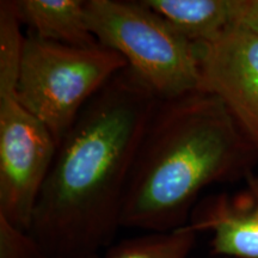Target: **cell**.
Returning <instances> with one entry per match:
<instances>
[{"mask_svg": "<svg viewBox=\"0 0 258 258\" xmlns=\"http://www.w3.org/2000/svg\"><path fill=\"white\" fill-rule=\"evenodd\" d=\"M158 102L150 86L125 67L80 112L57 146L28 231L47 258L99 256L112 243Z\"/></svg>", "mask_w": 258, "mask_h": 258, "instance_id": "cell-1", "label": "cell"}, {"mask_svg": "<svg viewBox=\"0 0 258 258\" xmlns=\"http://www.w3.org/2000/svg\"><path fill=\"white\" fill-rule=\"evenodd\" d=\"M257 159L217 97L196 90L159 99L132 170L121 227L147 233L185 227L203 190L246 179Z\"/></svg>", "mask_w": 258, "mask_h": 258, "instance_id": "cell-2", "label": "cell"}, {"mask_svg": "<svg viewBox=\"0 0 258 258\" xmlns=\"http://www.w3.org/2000/svg\"><path fill=\"white\" fill-rule=\"evenodd\" d=\"M25 35L14 2L0 3V215L29 231L57 145L17 95Z\"/></svg>", "mask_w": 258, "mask_h": 258, "instance_id": "cell-3", "label": "cell"}, {"mask_svg": "<svg viewBox=\"0 0 258 258\" xmlns=\"http://www.w3.org/2000/svg\"><path fill=\"white\" fill-rule=\"evenodd\" d=\"M85 15L98 43L120 54L159 99L199 90L196 44L141 0H88Z\"/></svg>", "mask_w": 258, "mask_h": 258, "instance_id": "cell-4", "label": "cell"}, {"mask_svg": "<svg viewBox=\"0 0 258 258\" xmlns=\"http://www.w3.org/2000/svg\"><path fill=\"white\" fill-rule=\"evenodd\" d=\"M125 67L123 57L105 47H70L28 32L22 46L17 95L59 146L86 104Z\"/></svg>", "mask_w": 258, "mask_h": 258, "instance_id": "cell-5", "label": "cell"}, {"mask_svg": "<svg viewBox=\"0 0 258 258\" xmlns=\"http://www.w3.org/2000/svg\"><path fill=\"white\" fill-rule=\"evenodd\" d=\"M196 50L199 91L217 97L258 151V34L232 27Z\"/></svg>", "mask_w": 258, "mask_h": 258, "instance_id": "cell-6", "label": "cell"}, {"mask_svg": "<svg viewBox=\"0 0 258 258\" xmlns=\"http://www.w3.org/2000/svg\"><path fill=\"white\" fill-rule=\"evenodd\" d=\"M235 194L208 196L196 205L189 227L211 233L212 252L227 258H258V176L246 177Z\"/></svg>", "mask_w": 258, "mask_h": 258, "instance_id": "cell-7", "label": "cell"}, {"mask_svg": "<svg viewBox=\"0 0 258 258\" xmlns=\"http://www.w3.org/2000/svg\"><path fill=\"white\" fill-rule=\"evenodd\" d=\"M22 27L41 40L77 48L101 46L89 29L84 0L14 2Z\"/></svg>", "mask_w": 258, "mask_h": 258, "instance_id": "cell-8", "label": "cell"}, {"mask_svg": "<svg viewBox=\"0 0 258 258\" xmlns=\"http://www.w3.org/2000/svg\"><path fill=\"white\" fill-rule=\"evenodd\" d=\"M192 43L214 40L234 27L235 0H141Z\"/></svg>", "mask_w": 258, "mask_h": 258, "instance_id": "cell-9", "label": "cell"}, {"mask_svg": "<svg viewBox=\"0 0 258 258\" xmlns=\"http://www.w3.org/2000/svg\"><path fill=\"white\" fill-rule=\"evenodd\" d=\"M198 233L189 226L164 233H146L114 245L101 258H189Z\"/></svg>", "mask_w": 258, "mask_h": 258, "instance_id": "cell-10", "label": "cell"}, {"mask_svg": "<svg viewBox=\"0 0 258 258\" xmlns=\"http://www.w3.org/2000/svg\"><path fill=\"white\" fill-rule=\"evenodd\" d=\"M0 258H47L28 231L0 215Z\"/></svg>", "mask_w": 258, "mask_h": 258, "instance_id": "cell-11", "label": "cell"}, {"mask_svg": "<svg viewBox=\"0 0 258 258\" xmlns=\"http://www.w3.org/2000/svg\"><path fill=\"white\" fill-rule=\"evenodd\" d=\"M234 27L258 34V0H235Z\"/></svg>", "mask_w": 258, "mask_h": 258, "instance_id": "cell-12", "label": "cell"}, {"mask_svg": "<svg viewBox=\"0 0 258 258\" xmlns=\"http://www.w3.org/2000/svg\"><path fill=\"white\" fill-rule=\"evenodd\" d=\"M83 258H101V254H99V256H91V257H83Z\"/></svg>", "mask_w": 258, "mask_h": 258, "instance_id": "cell-13", "label": "cell"}]
</instances>
